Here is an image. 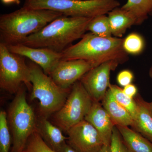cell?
Listing matches in <instances>:
<instances>
[{
    "mask_svg": "<svg viewBox=\"0 0 152 152\" xmlns=\"http://www.w3.org/2000/svg\"><path fill=\"white\" fill-rule=\"evenodd\" d=\"M92 18L63 15L28 37L21 43L34 48H45L61 53L87 31Z\"/></svg>",
    "mask_w": 152,
    "mask_h": 152,
    "instance_id": "6da1fadb",
    "label": "cell"
},
{
    "mask_svg": "<svg viewBox=\"0 0 152 152\" xmlns=\"http://www.w3.org/2000/svg\"><path fill=\"white\" fill-rule=\"evenodd\" d=\"M124 39L102 37L91 32L85 34L77 43L62 52V60H84L95 67L109 61L124 64L129 60V56L123 48Z\"/></svg>",
    "mask_w": 152,
    "mask_h": 152,
    "instance_id": "7a4b0ae2",
    "label": "cell"
},
{
    "mask_svg": "<svg viewBox=\"0 0 152 152\" xmlns=\"http://www.w3.org/2000/svg\"><path fill=\"white\" fill-rule=\"evenodd\" d=\"M62 14L46 10H36L23 7L0 16L1 42L7 45L20 44L29 36L37 32Z\"/></svg>",
    "mask_w": 152,
    "mask_h": 152,
    "instance_id": "3957f363",
    "label": "cell"
},
{
    "mask_svg": "<svg viewBox=\"0 0 152 152\" xmlns=\"http://www.w3.org/2000/svg\"><path fill=\"white\" fill-rule=\"evenodd\" d=\"M120 5L116 0H25L23 7L53 11L66 16L93 18L107 15Z\"/></svg>",
    "mask_w": 152,
    "mask_h": 152,
    "instance_id": "277c9868",
    "label": "cell"
},
{
    "mask_svg": "<svg viewBox=\"0 0 152 152\" xmlns=\"http://www.w3.org/2000/svg\"><path fill=\"white\" fill-rule=\"evenodd\" d=\"M28 65L32 85L31 99L39 100L40 117L48 118L63 107L71 88L59 86L35 63H30Z\"/></svg>",
    "mask_w": 152,
    "mask_h": 152,
    "instance_id": "5b68a950",
    "label": "cell"
},
{
    "mask_svg": "<svg viewBox=\"0 0 152 152\" xmlns=\"http://www.w3.org/2000/svg\"><path fill=\"white\" fill-rule=\"evenodd\" d=\"M7 114L12 140L11 152H22L30 136L37 130L38 120L28 103L23 86L16 94Z\"/></svg>",
    "mask_w": 152,
    "mask_h": 152,
    "instance_id": "8992f818",
    "label": "cell"
},
{
    "mask_svg": "<svg viewBox=\"0 0 152 152\" xmlns=\"http://www.w3.org/2000/svg\"><path fill=\"white\" fill-rule=\"evenodd\" d=\"M31 89V71L25 57L9 50L0 43V87L12 94H16L22 85Z\"/></svg>",
    "mask_w": 152,
    "mask_h": 152,
    "instance_id": "52a82bcc",
    "label": "cell"
},
{
    "mask_svg": "<svg viewBox=\"0 0 152 152\" xmlns=\"http://www.w3.org/2000/svg\"><path fill=\"white\" fill-rule=\"evenodd\" d=\"M94 100L80 81L72 87L63 107L54 114V124L61 130L67 131L85 120Z\"/></svg>",
    "mask_w": 152,
    "mask_h": 152,
    "instance_id": "ba28073f",
    "label": "cell"
},
{
    "mask_svg": "<svg viewBox=\"0 0 152 152\" xmlns=\"http://www.w3.org/2000/svg\"><path fill=\"white\" fill-rule=\"evenodd\" d=\"M120 64L109 61L92 69L80 80L87 92L94 101L102 102L108 90L111 72Z\"/></svg>",
    "mask_w": 152,
    "mask_h": 152,
    "instance_id": "9c48e42d",
    "label": "cell"
},
{
    "mask_svg": "<svg viewBox=\"0 0 152 152\" xmlns=\"http://www.w3.org/2000/svg\"><path fill=\"white\" fill-rule=\"evenodd\" d=\"M66 133L67 143L77 152H99L104 145L97 131L85 120Z\"/></svg>",
    "mask_w": 152,
    "mask_h": 152,
    "instance_id": "30bf717a",
    "label": "cell"
},
{
    "mask_svg": "<svg viewBox=\"0 0 152 152\" xmlns=\"http://www.w3.org/2000/svg\"><path fill=\"white\" fill-rule=\"evenodd\" d=\"M95 66L82 60H61L49 75L57 85L64 89H70L85 74Z\"/></svg>",
    "mask_w": 152,
    "mask_h": 152,
    "instance_id": "8fae6325",
    "label": "cell"
},
{
    "mask_svg": "<svg viewBox=\"0 0 152 152\" xmlns=\"http://www.w3.org/2000/svg\"><path fill=\"white\" fill-rule=\"evenodd\" d=\"M14 53L28 58L49 75L53 69L62 58V53L45 48H34L21 44L7 45Z\"/></svg>",
    "mask_w": 152,
    "mask_h": 152,
    "instance_id": "7c38bea8",
    "label": "cell"
},
{
    "mask_svg": "<svg viewBox=\"0 0 152 152\" xmlns=\"http://www.w3.org/2000/svg\"><path fill=\"white\" fill-rule=\"evenodd\" d=\"M85 120L90 123L97 131L104 145H110L115 125L102 103L94 101Z\"/></svg>",
    "mask_w": 152,
    "mask_h": 152,
    "instance_id": "4fadbf2b",
    "label": "cell"
},
{
    "mask_svg": "<svg viewBox=\"0 0 152 152\" xmlns=\"http://www.w3.org/2000/svg\"><path fill=\"white\" fill-rule=\"evenodd\" d=\"M134 99L137 104V113L132 127L152 142V115L149 102L139 94Z\"/></svg>",
    "mask_w": 152,
    "mask_h": 152,
    "instance_id": "5bb4252c",
    "label": "cell"
},
{
    "mask_svg": "<svg viewBox=\"0 0 152 152\" xmlns=\"http://www.w3.org/2000/svg\"><path fill=\"white\" fill-rule=\"evenodd\" d=\"M37 130L45 142L56 152H58L67 143V137L47 118L40 117L37 120Z\"/></svg>",
    "mask_w": 152,
    "mask_h": 152,
    "instance_id": "9a60e30c",
    "label": "cell"
},
{
    "mask_svg": "<svg viewBox=\"0 0 152 152\" xmlns=\"http://www.w3.org/2000/svg\"><path fill=\"white\" fill-rule=\"evenodd\" d=\"M101 102L115 126L132 127L134 121L132 117L127 110L115 99L109 89Z\"/></svg>",
    "mask_w": 152,
    "mask_h": 152,
    "instance_id": "2e32d148",
    "label": "cell"
},
{
    "mask_svg": "<svg viewBox=\"0 0 152 152\" xmlns=\"http://www.w3.org/2000/svg\"><path fill=\"white\" fill-rule=\"evenodd\" d=\"M128 152H152V142L127 126H115Z\"/></svg>",
    "mask_w": 152,
    "mask_h": 152,
    "instance_id": "e0dca14e",
    "label": "cell"
},
{
    "mask_svg": "<svg viewBox=\"0 0 152 152\" xmlns=\"http://www.w3.org/2000/svg\"><path fill=\"white\" fill-rule=\"evenodd\" d=\"M112 35L121 38L127 30L136 25V18L132 14L122 8L117 7L108 14Z\"/></svg>",
    "mask_w": 152,
    "mask_h": 152,
    "instance_id": "ac0fdd59",
    "label": "cell"
},
{
    "mask_svg": "<svg viewBox=\"0 0 152 152\" xmlns=\"http://www.w3.org/2000/svg\"><path fill=\"white\" fill-rule=\"evenodd\" d=\"M121 7L134 15L136 25L142 24L152 16V0H127Z\"/></svg>",
    "mask_w": 152,
    "mask_h": 152,
    "instance_id": "d6986e66",
    "label": "cell"
},
{
    "mask_svg": "<svg viewBox=\"0 0 152 152\" xmlns=\"http://www.w3.org/2000/svg\"><path fill=\"white\" fill-rule=\"evenodd\" d=\"M87 31L102 37H113L108 18L106 15H101L92 19L87 27Z\"/></svg>",
    "mask_w": 152,
    "mask_h": 152,
    "instance_id": "ffe728a7",
    "label": "cell"
},
{
    "mask_svg": "<svg viewBox=\"0 0 152 152\" xmlns=\"http://www.w3.org/2000/svg\"><path fill=\"white\" fill-rule=\"evenodd\" d=\"M115 99L120 104L126 109L132 117L135 118L137 113V106L134 99L127 96L122 89L118 86L110 84L109 88Z\"/></svg>",
    "mask_w": 152,
    "mask_h": 152,
    "instance_id": "44dd1931",
    "label": "cell"
},
{
    "mask_svg": "<svg viewBox=\"0 0 152 152\" xmlns=\"http://www.w3.org/2000/svg\"><path fill=\"white\" fill-rule=\"evenodd\" d=\"M145 45V40L140 34L132 33L124 39L123 47L128 55H138L143 51Z\"/></svg>",
    "mask_w": 152,
    "mask_h": 152,
    "instance_id": "7402d4cb",
    "label": "cell"
},
{
    "mask_svg": "<svg viewBox=\"0 0 152 152\" xmlns=\"http://www.w3.org/2000/svg\"><path fill=\"white\" fill-rule=\"evenodd\" d=\"M7 112H0V152H10L12 137Z\"/></svg>",
    "mask_w": 152,
    "mask_h": 152,
    "instance_id": "603a6c76",
    "label": "cell"
},
{
    "mask_svg": "<svg viewBox=\"0 0 152 152\" xmlns=\"http://www.w3.org/2000/svg\"><path fill=\"white\" fill-rule=\"evenodd\" d=\"M22 152H56L43 140L36 130L29 138Z\"/></svg>",
    "mask_w": 152,
    "mask_h": 152,
    "instance_id": "cb8c5ba5",
    "label": "cell"
},
{
    "mask_svg": "<svg viewBox=\"0 0 152 152\" xmlns=\"http://www.w3.org/2000/svg\"><path fill=\"white\" fill-rule=\"evenodd\" d=\"M111 152H128L121 136L115 126H114L110 143Z\"/></svg>",
    "mask_w": 152,
    "mask_h": 152,
    "instance_id": "d4e9b609",
    "label": "cell"
},
{
    "mask_svg": "<svg viewBox=\"0 0 152 152\" xmlns=\"http://www.w3.org/2000/svg\"><path fill=\"white\" fill-rule=\"evenodd\" d=\"M134 78L132 72L128 69L121 71L117 77V81L121 86L124 87L130 84Z\"/></svg>",
    "mask_w": 152,
    "mask_h": 152,
    "instance_id": "484cf974",
    "label": "cell"
},
{
    "mask_svg": "<svg viewBox=\"0 0 152 152\" xmlns=\"http://www.w3.org/2000/svg\"><path fill=\"white\" fill-rule=\"evenodd\" d=\"M123 91L127 96L131 98L134 99L137 94V88L134 85L132 84L128 85L124 87Z\"/></svg>",
    "mask_w": 152,
    "mask_h": 152,
    "instance_id": "4316f807",
    "label": "cell"
},
{
    "mask_svg": "<svg viewBox=\"0 0 152 152\" xmlns=\"http://www.w3.org/2000/svg\"><path fill=\"white\" fill-rule=\"evenodd\" d=\"M58 152H77L66 143Z\"/></svg>",
    "mask_w": 152,
    "mask_h": 152,
    "instance_id": "83f0119b",
    "label": "cell"
},
{
    "mask_svg": "<svg viewBox=\"0 0 152 152\" xmlns=\"http://www.w3.org/2000/svg\"><path fill=\"white\" fill-rule=\"evenodd\" d=\"M1 1L3 4L6 5L11 4L19 5L20 4V0H1Z\"/></svg>",
    "mask_w": 152,
    "mask_h": 152,
    "instance_id": "f1b7e54d",
    "label": "cell"
},
{
    "mask_svg": "<svg viewBox=\"0 0 152 152\" xmlns=\"http://www.w3.org/2000/svg\"><path fill=\"white\" fill-rule=\"evenodd\" d=\"M99 152H111L110 145H104Z\"/></svg>",
    "mask_w": 152,
    "mask_h": 152,
    "instance_id": "f546056e",
    "label": "cell"
},
{
    "mask_svg": "<svg viewBox=\"0 0 152 152\" xmlns=\"http://www.w3.org/2000/svg\"><path fill=\"white\" fill-rule=\"evenodd\" d=\"M149 75L150 78L152 79V65L150 68L149 71Z\"/></svg>",
    "mask_w": 152,
    "mask_h": 152,
    "instance_id": "4dcf8cb0",
    "label": "cell"
},
{
    "mask_svg": "<svg viewBox=\"0 0 152 152\" xmlns=\"http://www.w3.org/2000/svg\"><path fill=\"white\" fill-rule=\"evenodd\" d=\"M149 108L151 111V113L152 115V101L151 102H149Z\"/></svg>",
    "mask_w": 152,
    "mask_h": 152,
    "instance_id": "1f68e13d",
    "label": "cell"
},
{
    "mask_svg": "<svg viewBox=\"0 0 152 152\" xmlns=\"http://www.w3.org/2000/svg\"><path fill=\"white\" fill-rule=\"evenodd\" d=\"M116 1H118V0H116Z\"/></svg>",
    "mask_w": 152,
    "mask_h": 152,
    "instance_id": "d6a6232c",
    "label": "cell"
}]
</instances>
